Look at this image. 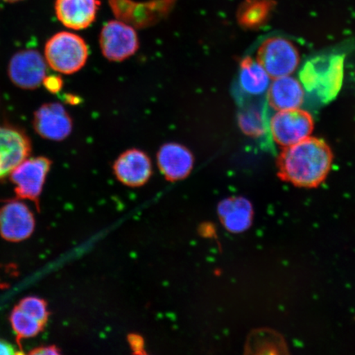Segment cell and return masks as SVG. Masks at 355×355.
Segmentation results:
<instances>
[{
	"label": "cell",
	"instance_id": "1",
	"mask_svg": "<svg viewBox=\"0 0 355 355\" xmlns=\"http://www.w3.org/2000/svg\"><path fill=\"white\" fill-rule=\"evenodd\" d=\"M333 153L325 141L309 137L284 148L277 161L279 179L295 187L315 189L329 175Z\"/></svg>",
	"mask_w": 355,
	"mask_h": 355
},
{
	"label": "cell",
	"instance_id": "2",
	"mask_svg": "<svg viewBox=\"0 0 355 355\" xmlns=\"http://www.w3.org/2000/svg\"><path fill=\"white\" fill-rule=\"evenodd\" d=\"M345 55H324L309 60L300 73V79L306 92L322 103L334 100L343 85Z\"/></svg>",
	"mask_w": 355,
	"mask_h": 355
},
{
	"label": "cell",
	"instance_id": "3",
	"mask_svg": "<svg viewBox=\"0 0 355 355\" xmlns=\"http://www.w3.org/2000/svg\"><path fill=\"white\" fill-rule=\"evenodd\" d=\"M89 56L87 44L80 35L58 33L49 39L44 47V59L53 70L67 75L73 74L86 65Z\"/></svg>",
	"mask_w": 355,
	"mask_h": 355
},
{
	"label": "cell",
	"instance_id": "4",
	"mask_svg": "<svg viewBox=\"0 0 355 355\" xmlns=\"http://www.w3.org/2000/svg\"><path fill=\"white\" fill-rule=\"evenodd\" d=\"M272 78L288 76L300 63L298 49L288 40L274 37L266 39L257 49V60Z\"/></svg>",
	"mask_w": 355,
	"mask_h": 355
},
{
	"label": "cell",
	"instance_id": "5",
	"mask_svg": "<svg viewBox=\"0 0 355 355\" xmlns=\"http://www.w3.org/2000/svg\"><path fill=\"white\" fill-rule=\"evenodd\" d=\"M111 10L118 20L135 28H149L166 19L176 0H152L140 3L133 0H108Z\"/></svg>",
	"mask_w": 355,
	"mask_h": 355
},
{
	"label": "cell",
	"instance_id": "6",
	"mask_svg": "<svg viewBox=\"0 0 355 355\" xmlns=\"http://www.w3.org/2000/svg\"><path fill=\"white\" fill-rule=\"evenodd\" d=\"M314 121L308 111L298 109L278 111L270 122V135L275 143L287 148L312 135Z\"/></svg>",
	"mask_w": 355,
	"mask_h": 355
},
{
	"label": "cell",
	"instance_id": "7",
	"mask_svg": "<svg viewBox=\"0 0 355 355\" xmlns=\"http://www.w3.org/2000/svg\"><path fill=\"white\" fill-rule=\"evenodd\" d=\"M99 43L102 55L111 62L126 60L139 49V35L135 28L118 19L104 25Z\"/></svg>",
	"mask_w": 355,
	"mask_h": 355
},
{
	"label": "cell",
	"instance_id": "8",
	"mask_svg": "<svg viewBox=\"0 0 355 355\" xmlns=\"http://www.w3.org/2000/svg\"><path fill=\"white\" fill-rule=\"evenodd\" d=\"M52 162L44 157L26 158L11 172L10 180L15 184L19 198L28 199L38 205L44 182Z\"/></svg>",
	"mask_w": 355,
	"mask_h": 355
},
{
	"label": "cell",
	"instance_id": "9",
	"mask_svg": "<svg viewBox=\"0 0 355 355\" xmlns=\"http://www.w3.org/2000/svg\"><path fill=\"white\" fill-rule=\"evenodd\" d=\"M47 65L46 59L37 51H21L11 58L8 77L15 86L34 90L42 85L46 77Z\"/></svg>",
	"mask_w": 355,
	"mask_h": 355
},
{
	"label": "cell",
	"instance_id": "10",
	"mask_svg": "<svg viewBox=\"0 0 355 355\" xmlns=\"http://www.w3.org/2000/svg\"><path fill=\"white\" fill-rule=\"evenodd\" d=\"M33 127L44 139L60 141L73 131V122L68 111L60 103L44 104L34 114Z\"/></svg>",
	"mask_w": 355,
	"mask_h": 355
},
{
	"label": "cell",
	"instance_id": "11",
	"mask_svg": "<svg viewBox=\"0 0 355 355\" xmlns=\"http://www.w3.org/2000/svg\"><path fill=\"white\" fill-rule=\"evenodd\" d=\"M32 153L29 137L19 128L0 125V180L11 174Z\"/></svg>",
	"mask_w": 355,
	"mask_h": 355
},
{
	"label": "cell",
	"instance_id": "12",
	"mask_svg": "<svg viewBox=\"0 0 355 355\" xmlns=\"http://www.w3.org/2000/svg\"><path fill=\"white\" fill-rule=\"evenodd\" d=\"M34 229V216L25 203L15 200L0 209V235L6 241H24L32 235Z\"/></svg>",
	"mask_w": 355,
	"mask_h": 355
},
{
	"label": "cell",
	"instance_id": "13",
	"mask_svg": "<svg viewBox=\"0 0 355 355\" xmlns=\"http://www.w3.org/2000/svg\"><path fill=\"white\" fill-rule=\"evenodd\" d=\"M115 176L130 187H140L153 175V163L149 155L140 149L131 148L123 152L114 162Z\"/></svg>",
	"mask_w": 355,
	"mask_h": 355
},
{
	"label": "cell",
	"instance_id": "14",
	"mask_svg": "<svg viewBox=\"0 0 355 355\" xmlns=\"http://www.w3.org/2000/svg\"><path fill=\"white\" fill-rule=\"evenodd\" d=\"M157 165L162 175L170 181H179L187 178L194 166V155L184 145L168 143L159 148Z\"/></svg>",
	"mask_w": 355,
	"mask_h": 355
},
{
	"label": "cell",
	"instance_id": "15",
	"mask_svg": "<svg viewBox=\"0 0 355 355\" xmlns=\"http://www.w3.org/2000/svg\"><path fill=\"white\" fill-rule=\"evenodd\" d=\"M100 0H56L58 19L69 29L80 31L90 26L96 19Z\"/></svg>",
	"mask_w": 355,
	"mask_h": 355
},
{
	"label": "cell",
	"instance_id": "16",
	"mask_svg": "<svg viewBox=\"0 0 355 355\" xmlns=\"http://www.w3.org/2000/svg\"><path fill=\"white\" fill-rule=\"evenodd\" d=\"M304 96L303 85L291 75L275 78L268 90V104L277 111L300 108Z\"/></svg>",
	"mask_w": 355,
	"mask_h": 355
},
{
	"label": "cell",
	"instance_id": "17",
	"mask_svg": "<svg viewBox=\"0 0 355 355\" xmlns=\"http://www.w3.org/2000/svg\"><path fill=\"white\" fill-rule=\"evenodd\" d=\"M217 211L224 227L234 234L246 232L254 220V208L251 202L243 197L224 199L219 203Z\"/></svg>",
	"mask_w": 355,
	"mask_h": 355
},
{
	"label": "cell",
	"instance_id": "18",
	"mask_svg": "<svg viewBox=\"0 0 355 355\" xmlns=\"http://www.w3.org/2000/svg\"><path fill=\"white\" fill-rule=\"evenodd\" d=\"M270 77L259 62L251 57H245L241 63L239 69V85L246 94L263 95L270 84Z\"/></svg>",
	"mask_w": 355,
	"mask_h": 355
},
{
	"label": "cell",
	"instance_id": "19",
	"mask_svg": "<svg viewBox=\"0 0 355 355\" xmlns=\"http://www.w3.org/2000/svg\"><path fill=\"white\" fill-rule=\"evenodd\" d=\"M272 6L268 0H250L239 8L238 20L244 28H257L268 20Z\"/></svg>",
	"mask_w": 355,
	"mask_h": 355
},
{
	"label": "cell",
	"instance_id": "20",
	"mask_svg": "<svg viewBox=\"0 0 355 355\" xmlns=\"http://www.w3.org/2000/svg\"><path fill=\"white\" fill-rule=\"evenodd\" d=\"M10 322L19 341L37 336L44 327V324L26 313L17 306L12 311Z\"/></svg>",
	"mask_w": 355,
	"mask_h": 355
},
{
	"label": "cell",
	"instance_id": "21",
	"mask_svg": "<svg viewBox=\"0 0 355 355\" xmlns=\"http://www.w3.org/2000/svg\"><path fill=\"white\" fill-rule=\"evenodd\" d=\"M17 306L24 312L31 315V316L37 319L38 321L46 325L49 313L47 304L43 300L34 296L26 297V298L21 300L19 305Z\"/></svg>",
	"mask_w": 355,
	"mask_h": 355
},
{
	"label": "cell",
	"instance_id": "22",
	"mask_svg": "<svg viewBox=\"0 0 355 355\" xmlns=\"http://www.w3.org/2000/svg\"><path fill=\"white\" fill-rule=\"evenodd\" d=\"M239 126L246 135L252 137H259L264 132L263 119L259 112L243 114L239 117Z\"/></svg>",
	"mask_w": 355,
	"mask_h": 355
},
{
	"label": "cell",
	"instance_id": "23",
	"mask_svg": "<svg viewBox=\"0 0 355 355\" xmlns=\"http://www.w3.org/2000/svg\"><path fill=\"white\" fill-rule=\"evenodd\" d=\"M42 84L48 92L54 93V94L60 92L64 86L63 80L58 75H51V76L44 78Z\"/></svg>",
	"mask_w": 355,
	"mask_h": 355
},
{
	"label": "cell",
	"instance_id": "24",
	"mask_svg": "<svg viewBox=\"0 0 355 355\" xmlns=\"http://www.w3.org/2000/svg\"><path fill=\"white\" fill-rule=\"evenodd\" d=\"M59 354L60 350L55 346H44V347L33 349L30 352V354L34 355H55Z\"/></svg>",
	"mask_w": 355,
	"mask_h": 355
},
{
	"label": "cell",
	"instance_id": "25",
	"mask_svg": "<svg viewBox=\"0 0 355 355\" xmlns=\"http://www.w3.org/2000/svg\"><path fill=\"white\" fill-rule=\"evenodd\" d=\"M17 354L19 353L16 352L15 348L10 343L0 339V354L12 355Z\"/></svg>",
	"mask_w": 355,
	"mask_h": 355
},
{
	"label": "cell",
	"instance_id": "26",
	"mask_svg": "<svg viewBox=\"0 0 355 355\" xmlns=\"http://www.w3.org/2000/svg\"><path fill=\"white\" fill-rule=\"evenodd\" d=\"M130 343L132 349L136 350L137 353H140V350L143 349L144 341L139 336L132 335L130 336Z\"/></svg>",
	"mask_w": 355,
	"mask_h": 355
},
{
	"label": "cell",
	"instance_id": "27",
	"mask_svg": "<svg viewBox=\"0 0 355 355\" xmlns=\"http://www.w3.org/2000/svg\"><path fill=\"white\" fill-rule=\"evenodd\" d=\"M67 101H68L70 104L77 105L79 103L80 100L77 96L69 95L68 97H67Z\"/></svg>",
	"mask_w": 355,
	"mask_h": 355
},
{
	"label": "cell",
	"instance_id": "28",
	"mask_svg": "<svg viewBox=\"0 0 355 355\" xmlns=\"http://www.w3.org/2000/svg\"><path fill=\"white\" fill-rule=\"evenodd\" d=\"M4 1L8 2V3H17V2L22 1V0H4Z\"/></svg>",
	"mask_w": 355,
	"mask_h": 355
}]
</instances>
